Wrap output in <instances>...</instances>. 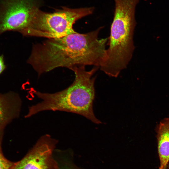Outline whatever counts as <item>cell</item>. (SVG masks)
<instances>
[{"label": "cell", "mask_w": 169, "mask_h": 169, "mask_svg": "<svg viewBox=\"0 0 169 169\" xmlns=\"http://www.w3.org/2000/svg\"><path fill=\"white\" fill-rule=\"evenodd\" d=\"M101 28L85 33L76 32L33 45L27 60L39 76L56 68L93 65L100 67L106 56L108 38L99 39Z\"/></svg>", "instance_id": "cell-1"}, {"label": "cell", "mask_w": 169, "mask_h": 169, "mask_svg": "<svg viewBox=\"0 0 169 169\" xmlns=\"http://www.w3.org/2000/svg\"><path fill=\"white\" fill-rule=\"evenodd\" d=\"M99 68L94 66L89 71H86L84 66L71 68L70 69L74 72L75 79L69 86L61 91L50 93L34 90V94L41 101L29 107L25 117L29 118L46 110L60 111L78 114L95 124L101 123L95 116L93 108L96 77L92 76Z\"/></svg>", "instance_id": "cell-2"}, {"label": "cell", "mask_w": 169, "mask_h": 169, "mask_svg": "<svg viewBox=\"0 0 169 169\" xmlns=\"http://www.w3.org/2000/svg\"><path fill=\"white\" fill-rule=\"evenodd\" d=\"M115 10L108 38V48L100 67L108 76L117 77L126 69L135 49L133 40L136 23L135 8L138 0H114Z\"/></svg>", "instance_id": "cell-3"}, {"label": "cell", "mask_w": 169, "mask_h": 169, "mask_svg": "<svg viewBox=\"0 0 169 169\" xmlns=\"http://www.w3.org/2000/svg\"><path fill=\"white\" fill-rule=\"evenodd\" d=\"M93 7L62 9L48 13L39 10L30 24L20 33L24 36L60 38L76 32L73 24L77 20L92 14Z\"/></svg>", "instance_id": "cell-4"}, {"label": "cell", "mask_w": 169, "mask_h": 169, "mask_svg": "<svg viewBox=\"0 0 169 169\" xmlns=\"http://www.w3.org/2000/svg\"><path fill=\"white\" fill-rule=\"evenodd\" d=\"M42 0H0V34L20 32L31 23L40 10Z\"/></svg>", "instance_id": "cell-5"}, {"label": "cell", "mask_w": 169, "mask_h": 169, "mask_svg": "<svg viewBox=\"0 0 169 169\" xmlns=\"http://www.w3.org/2000/svg\"><path fill=\"white\" fill-rule=\"evenodd\" d=\"M57 142L49 135L41 136L23 158L14 162L13 169H59L52 156Z\"/></svg>", "instance_id": "cell-6"}, {"label": "cell", "mask_w": 169, "mask_h": 169, "mask_svg": "<svg viewBox=\"0 0 169 169\" xmlns=\"http://www.w3.org/2000/svg\"><path fill=\"white\" fill-rule=\"evenodd\" d=\"M22 101L19 95L10 91L0 93V139L7 125L19 116Z\"/></svg>", "instance_id": "cell-7"}, {"label": "cell", "mask_w": 169, "mask_h": 169, "mask_svg": "<svg viewBox=\"0 0 169 169\" xmlns=\"http://www.w3.org/2000/svg\"><path fill=\"white\" fill-rule=\"evenodd\" d=\"M155 131L160 162L159 169H166L169 162V117L159 122Z\"/></svg>", "instance_id": "cell-8"}, {"label": "cell", "mask_w": 169, "mask_h": 169, "mask_svg": "<svg viewBox=\"0 0 169 169\" xmlns=\"http://www.w3.org/2000/svg\"><path fill=\"white\" fill-rule=\"evenodd\" d=\"M2 140L0 139V169H13L14 162L8 160L3 154L1 146Z\"/></svg>", "instance_id": "cell-9"}, {"label": "cell", "mask_w": 169, "mask_h": 169, "mask_svg": "<svg viewBox=\"0 0 169 169\" xmlns=\"http://www.w3.org/2000/svg\"><path fill=\"white\" fill-rule=\"evenodd\" d=\"M59 169H79L76 166L70 164H65L59 166Z\"/></svg>", "instance_id": "cell-10"}, {"label": "cell", "mask_w": 169, "mask_h": 169, "mask_svg": "<svg viewBox=\"0 0 169 169\" xmlns=\"http://www.w3.org/2000/svg\"><path fill=\"white\" fill-rule=\"evenodd\" d=\"M5 66L3 57L0 55V74L4 70Z\"/></svg>", "instance_id": "cell-11"}, {"label": "cell", "mask_w": 169, "mask_h": 169, "mask_svg": "<svg viewBox=\"0 0 169 169\" xmlns=\"http://www.w3.org/2000/svg\"><path fill=\"white\" fill-rule=\"evenodd\" d=\"M168 168L169 169V164H168Z\"/></svg>", "instance_id": "cell-12"}]
</instances>
